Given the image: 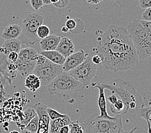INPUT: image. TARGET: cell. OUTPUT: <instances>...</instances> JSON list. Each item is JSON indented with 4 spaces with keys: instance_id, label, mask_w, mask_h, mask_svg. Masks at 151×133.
Returning <instances> with one entry per match:
<instances>
[{
    "instance_id": "cell-28",
    "label": "cell",
    "mask_w": 151,
    "mask_h": 133,
    "mask_svg": "<svg viewBox=\"0 0 151 133\" xmlns=\"http://www.w3.org/2000/svg\"><path fill=\"white\" fill-rule=\"evenodd\" d=\"M47 112L48 113V115L51 120H54L56 119H58V118H63L66 115V114H61L59 112H58L57 111L50 108V107H48L47 108Z\"/></svg>"
},
{
    "instance_id": "cell-34",
    "label": "cell",
    "mask_w": 151,
    "mask_h": 133,
    "mask_svg": "<svg viewBox=\"0 0 151 133\" xmlns=\"http://www.w3.org/2000/svg\"><path fill=\"white\" fill-rule=\"evenodd\" d=\"M139 5L142 9H149L151 7V0H139Z\"/></svg>"
},
{
    "instance_id": "cell-22",
    "label": "cell",
    "mask_w": 151,
    "mask_h": 133,
    "mask_svg": "<svg viewBox=\"0 0 151 133\" xmlns=\"http://www.w3.org/2000/svg\"><path fill=\"white\" fill-rule=\"evenodd\" d=\"M18 60L22 61H35L39 54L36 50L32 48H26L21 49L18 53Z\"/></svg>"
},
{
    "instance_id": "cell-30",
    "label": "cell",
    "mask_w": 151,
    "mask_h": 133,
    "mask_svg": "<svg viewBox=\"0 0 151 133\" xmlns=\"http://www.w3.org/2000/svg\"><path fill=\"white\" fill-rule=\"evenodd\" d=\"M19 58L18 53L16 52L10 53L8 55L6 56V60L10 63H16Z\"/></svg>"
},
{
    "instance_id": "cell-39",
    "label": "cell",
    "mask_w": 151,
    "mask_h": 133,
    "mask_svg": "<svg viewBox=\"0 0 151 133\" xmlns=\"http://www.w3.org/2000/svg\"><path fill=\"white\" fill-rule=\"evenodd\" d=\"M87 2L89 4H91V5H96V4H99V3H101L103 0H86Z\"/></svg>"
},
{
    "instance_id": "cell-8",
    "label": "cell",
    "mask_w": 151,
    "mask_h": 133,
    "mask_svg": "<svg viewBox=\"0 0 151 133\" xmlns=\"http://www.w3.org/2000/svg\"><path fill=\"white\" fill-rule=\"evenodd\" d=\"M126 29L136 49L141 46L149 33V31L143 26L140 20L137 19L129 23Z\"/></svg>"
},
{
    "instance_id": "cell-27",
    "label": "cell",
    "mask_w": 151,
    "mask_h": 133,
    "mask_svg": "<svg viewBox=\"0 0 151 133\" xmlns=\"http://www.w3.org/2000/svg\"><path fill=\"white\" fill-rule=\"evenodd\" d=\"M69 127L70 133H84L82 125L77 120L71 122Z\"/></svg>"
},
{
    "instance_id": "cell-9",
    "label": "cell",
    "mask_w": 151,
    "mask_h": 133,
    "mask_svg": "<svg viewBox=\"0 0 151 133\" xmlns=\"http://www.w3.org/2000/svg\"><path fill=\"white\" fill-rule=\"evenodd\" d=\"M136 110L138 116L146 121L148 126V133H151V125L149 120L151 115V92H145L137 99Z\"/></svg>"
},
{
    "instance_id": "cell-41",
    "label": "cell",
    "mask_w": 151,
    "mask_h": 133,
    "mask_svg": "<svg viewBox=\"0 0 151 133\" xmlns=\"http://www.w3.org/2000/svg\"><path fill=\"white\" fill-rule=\"evenodd\" d=\"M136 102H132L129 104V108H131L132 110L136 109Z\"/></svg>"
},
{
    "instance_id": "cell-25",
    "label": "cell",
    "mask_w": 151,
    "mask_h": 133,
    "mask_svg": "<svg viewBox=\"0 0 151 133\" xmlns=\"http://www.w3.org/2000/svg\"><path fill=\"white\" fill-rule=\"evenodd\" d=\"M39 128V117L38 116L34 118L28 125L25 127V129L30 133H37Z\"/></svg>"
},
{
    "instance_id": "cell-33",
    "label": "cell",
    "mask_w": 151,
    "mask_h": 133,
    "mask_svg": "<svg viewBox=\"0 0 151 133\" xmlns=\"http://www.w3.org/2000/svg\"><path fill=\"white\" fill-rule=\"evenodd\" d=\"M142 20L145 21H151V7L149 9H145L142 14Z\"/></svg>"
},
{
    "instance_id": "cell-18",
    "label": "cell",
    "mask_w": 151,
    "mask_h": 133,
    "mask_svg": "<svg viewBox=\"0 0 151 133\" xmlns=\"http://www.w3.org/2000/svg\"><path fill=\"white\" fill-rule=\"evenodd\" d=\"M138 56L140 59H145L151 57V33L147 36L145 40L138 49H136Z\"/></svg>"
},
{
    "instance_id": "cell-26",
    "label": "cell",
    "mask_w": 151,
    "mask_h": 133,
    "mask_svg": "<svg viewBox=\"0 0 151 133\" xmlns=\"http://www.w3.org/2000/svg\"><path fill=\"white\" fill-rule=\"evenodd\" d=\"M50 30L48 28V26L45 24H42L38 28V29L37 30V37L42 39H44L46 38L50 35Z\"/></svg>"
},
{
    "instance_id": "cell-1",
    "label": "cell",
    "mask_w": 151,
    "mask_h": 133,
    "mask_svg": "<svg viewBox=\"0 0 151 133\" xmlns=\"http://www.w3.org/2000/svg\"><path fill=\"white\" fill-rule=\"evenodd\" d=\"M98 53L104 57L102 65L107 70H127L138 62L139 57L126 28L110 25L99 42Z\"/></svg>"
},
{
    "instance_id": "cell-16",
    "label": "cell",
    "mask_w": 151,
    "mask_h": 133,
    "mask_svg": "<svg viewBox=\"0 0 151 133\" xmlns=\"http://www.w3.org/2000/svg\"><path fill=\"white\" fill-rule=\"evenodd\" d=\"M61 38L62 37L59 36L50 35L48 37L42 39L40 41L41 49L43 51H55L59 44Z\"/></svg>"
},
{
    "instance_id": "cell-43",
    "label": "cell",
    "mask_w": 151,
    "mask_h": 133,
    "mask_svg": "<svg viewBox=\"0 0 151 133\" xmlns=\"http://www.w3.org/2000/svg\"><path fill=\"white\" fill-rule=\"evenodd\" d=\"M61 31H62L63 33H67V32L69 31V30H68V28L65 26H64L62 28H61Z\"/></svg>"
},
{
    "instance_id": "cell-23",
    "label": "cell",
    "mask_w": 151,
    "mask_h": 133,
    "mask_svg": "<svg viewBox=\"0 0 151 133\" xmlns=\"http://www.w3.org/2000/svg\"><path fill=\"white\" fill-rule=\"evenodd\" d=\"M110 111L111 113L116 116H122V115L125 114L128 111L122 100H118V101L114 104H111Z\"/></svg>"
},
{
    "instance_id": "cell-12",
    "label": "cell",
    "mask_w": 151,
    "mask_h": 133,
    "mask_svg": "<svg viewBox=\"0 0 151 133\" xmlns=\"http://www.w3.org/2000/svg\"><path fill=\"white\" fill-rule=\"evenodd\" d=\"M92 89H98L99 91V99H98V105L100 109V114L99 117L104 119L111 120H113L116 118L117 116L115 117H110L107 112V107H106V100L105 97V93H104V88L102 87L100 83H92L91 84Z\"/></svg>"
},
{
    "instance_id": "cell-46",
    "label": "cell",
    "mask_w": 151,
    "mask_h": 133,
    "mask_svg": "<svg viewBox=\"0 0 151 133\" xmlns=\"http://www.w3.org/2000/svg\"><path fill=\"white\" fill-rule=\"evenodd\" d=\"M149 120H150V122H151V115H150V117H149Z\"/></svg>"
},
{
    "instance_id": "cell-15",
    "label": "cell",
    "mask_w": 151,
    "mask_h": 133,
    "mask_svg": "<svg viewBox=\"0 0 151 133\" xmlns=\"http://www.w3.org/2000/svg\"><path fill=\"white\" fill-rule=\"evenodd\" d=\"M22 33V29L19 24H10L6 26L1 35V38L5 41L19 38Z\"/></svg>"
},
{
    "instance_id": "cell-44",
    "label": "cell",
    "mask_w": 151,
    "mask_h": 133,
    "mask_svg": "<svg viewBox=\"0 0 151 133\" xmlns=\"http://www.w3.org/2000/svg\"><path fill=\"white\" fill-rule=\"evenodd\" d=\"M52 2V4H54V3H56L59 1V0H50Z\"/></svg>"
},
{
    "instance_id": "cell-32",
    "label": "cell",
    "mask_w": 151,
    "mask_h": 133,
    "mask_svg": "<svg viewBox=\"0 0 151 133\" xmlns=\"http://www.w3.org/2000/svg\"><path fill=\"white\" fill-rule=\"evenodd\" d=\"M91 59H92V62L95 65H98V64L102 63L103 60H104V57L101 55V54L98 53L97 55L93 56Z\"/></svg>"
},
{
    "instance_id": "cell-19",
    "label": "cell",
    "mask_w": 151,
    "mask_h": 133,
    "mask_svg": "<svg viewBox=\"0 0 151 133\" xmlns=\"http://www.w3.org/2000/svg\"><path fill=\"white\" fill-rule=\"evenodd\" d=\"M70 117L66 114L65 117L58 118L54 120H50V133H59L60 128L66 125H70L71 124Z\"/></svg>"
},
{
    "instance_id": "cell-38",
    "label": "cell",
    "mask_w": 151,
    "mask_h": 133,
    "mask_svg": "<svg viewBox=\"0 0 151 133\" xmlns=\"http://www.w3.org/2000/svg\"><path fill=\"white\" fill-rule=\"evenodd\" d=\"M59 133H70L69 125H66V126H64L62 128H60Z\"/></svg>"
},
{
    "instance_id": "cell-36",
    "label": "cell",
    "mask_w": 151,
    "mask_h": 133,
    "mask_svg": "<svg viewBox=\"0 0 151 133\" xmlns=\"http://www.w3.org/2000/svg\"><path fill=\"white\" fill-rule=\"evenodd\" d=\"M140 21L144 28L151 33V21H145L143 20H140Z\"/></svg>"
},
{
    "instance_id": "cell-11",
    "label": "cell",
    "mask_w": 151,
    "mask_h": 133,
    "mask_svg": "<svg viewBox=\"0 0 151 133\" xmlns=\"http://www.w3.org/2000/svg\"><path fill=\"white\" fill-rule=\"evenodd\" d=\"M88 56V54L86 53L84 50L81 49L67 57L66 58L65 63L63 65L64 72L69 73L70 70L81 65L87 59Z\"/></svg>"
},
{
    "instance_id": "cell-45",
    "label": "cell",
    "mask_w": 151,
    "mask_h": 133,
    "mask_svg": "<svg viewBox=\"0 0 151 133\" xmlns=\"http://www.w3.org/2000/svg\"><path fill=\"white\" fill-rule=\"evenodd\" d=\"M9 133H20L19 131H17L16 130H13V131H11Z\"/></svg>"
},
{
    "instance_id": "cell-7",
    "label": "cell",
    "mask_w": 151,
    "mask_h": 133,
    "mask_svg": "<svg viewBox=\"0 0 151 133\" xmlns=\"http://www.w3.org/2000/svg\"><path fill=\"white\" fill-rule=\"evenodd\" d=\"M96 65L93 63L91 58L89 56L81 65L70 70L69 74L81 82L84 87H88L91 85L93 79L96 76Z\"/></svg>"
},
{
    "instance_id": "cell-20",
    "label": "cell",
    "mask_w": 151,
    "mask_h": 133,
    "mask_svg": "<svg viewBox=\"0 0 151 133\" xmlns=\"http://www.w3.org/2000/svg\"><path fill=\"white\" fill-rule=\"evenodd\" d=\"M41 55L44 56L45 58H47L50 62L54 63L59 65H63L65 63L66 58L61 55L56 50L55 51H42Z\"/></svg>"
},
{
    "instance_id": "cell-29",
    "label": "cell",
    "mask_w": 151,
    "mask_h": 133,
    "mask_svg": "<svg viewBox=\"0 0 151 133\" xmlns=\"http://www.w3.org/2000/svg\"><path fill=\"white\" fill-rule=\"evenodd\" d=\"M30 5L35 10H39L41 9L44 5L42 2V0H30Z\"/></svg>"
},
{
    "instance_id": "cell-5",
    "label": "cell",
    "mask_w": 151,
    "mask_h": 133,
    "mask_svg": "<svg viewBox=\"0 0 151 133\" xmlns=\"http://www.w3.org/2000/svg\"><path fill=\"white\" fill-rule=\"evenodd\" d=\"M100 85L104 89L109 90L113 94L119 96L127 111L130 109L129 104L131 102H137L138 99L136 97V89L131 83L122 79L118 78L109 82L100 83Z\"/></svg>"
},
{
    "instance_id": "cell-6",
    "label": "cell",
    "mask_w": 151,
    "mask_h": 133,
    "mask_svg": "<svg viewBox=\"0 0 151 133\" xmlns=\"http://www.w3.org/2000/svg\"><path fill=\"white\" fill-rule=\"evenodd\" d=\"M35 62L36 66L33 74L39 78L42 86H48L64 72L62 65L50 62L41 54H39Z\"/></svg>"
},
{
    "instance_id": "cell-21",
    "label": "cell",
    "mask_w": 151,
    "mask_h": 133,
    "mask_svg": "<svg viewBox=\"0 0 151 133\" xmlns=\"http://www.w3.org/2000/svg\"><path fill=\"white\" fill-rule=\"evenodd\" d=\"M24 85L25 87L29 90L30 92H35L41 87V82L37 75L32 74L26 78Z\"/></svg>"
},
{
    "instance_id": "cell-13",
    "label": "cell",
    "mask_w": 151,
    "mask_h": 133,
    "mask_svg": "<svg viewBox=\"0 0 151 133\" xmlns=\"http://www.w3.org/2000/svg\"><path fill=\"white\" fill-rule=\"evenodd\" d=\"M15 63L17 66V71L22 75L23 78H25L34 73L36 66L35 61H22L17 60Z\"/></svg>"
},
{
    "instance_id": "cell-42",
    "label": "cell",
    "mask_w": 151,
    "mask_h": 133,
    "mask_svg": "<svg viewBox=\"0 0 151 133\" xmlns=\"http://www.w3.org/2000/svg\"><path fill=\"white\" fill-rule=\"evenodd\" d=\"M43 4L45 5H49L50 4H52V2L50 0H42Z\"/></svg>"
},
{
    "instance_id": "cell-14",
    "label": "cell",
    "mask_w": 151,
    "mask_h": 133,
    "mask_svg": "<svg viewBox=\"0 0 151 133\" xmlns=\"http://www.w3.org/2000/svg\"><path fill=\"white\" fill-rule=\"evenodd\" d=\"M56 51L60 53L65 58L72 55L75 51V46L73 41L66 37H62L56 49Z\"/></svg>"
},
{
    "instance_id": "cell-37",
    "label": "cell",
    "mask_w": 151,
    "mask_h": 133,
    "mask_svg": "<svg viewBox=\"0 0 151 133\" xmlns=\"http://www.w3.org/2000/svg\"><path fill=\"white\" fill-rule=\"evenodd\" d=\"M107 100H108V101L111 103V104H114L118 101V98L116 95L115 94H112L109 95L108 97H107Z\"/></svg>"
},
{
    "instance_id": "cell-4",
    "label": "cell",
    "mask_w": 151,
    "mask_h": 133,
    "mask_svg": "<svg viewBox=\"0 0 151 133\" xmlns=\"http://www.w3.org/2000/svg\"><path fill=\"white\" fill-rule=\"evenodd\" d=\"M44 22L43 14L39 12H26L21 16L19 26L22 29L18 38L23 44L34 45L37 42L39 38L37 35L38 28Z\"/></svg>"
},
{
    "instance_id": "cell-17",
    "label": "cell",
    "mask_w": 151,
    "mask_h": 133,
    "mask_svg": "<svg viewBox=\"0 0 151 133\" xmlns=\"http://www.w3.org/2000/svg\"><path fill=\"white\" fill-rule=\"evenodd\" d=\"M21 42L18 38L5 41L3 46L0 48V52L8 55L10 53L16 52L19 53L21 51Z\"/></svg>"
},
{
    "instance_id": "cell-40",
    "label": "cell",
    "mask_w": 151,
    "mask_h": 133,
    "mask_svg": "<svg viewBox=\"0 0 151 133\" xmlns=\"http://www.w3.org/2000/svg\"><path fill=\"white\" fill-rule=\"evenodd\" d=\"M138 129V127H134V128H133L132 129H131V130H130V131H124V130H122L120 133H134V131L137 130Z\"/></svg>"
},
{
    "instance_id": "cell-10",
    "label": "cell",
    "mask_w": 151,
    "mask_h": 133,
    "mask_svg": "<svg viewBox=\"0 0 151 133\" xmlns=\"http://www.w3.org/2000/svg\"><path fill=\"white\" fill-rule=\"evenodd\" d=\"M39 117V128L37 133H50V118L47 112L48 107L41 102L33 106Z\"/></svg>"
},
{
    "instance_id": "cell-31",
    "label": "cell",
    "mask_w": 151,
    "mask_h": 133,
    "mask_svg": "<svg viewBox=\"0 0 151 133\" xmlns=\"http://www.w3.org/2000/svg\"><path fill=\"white\" fill-rule=\"evenodd\" d=\"M65 26L68 28L69 31L73 30L77 26V22L75 19H69L67 20L65 23Z\"/></svg>"
},
{
    "instance_id": "cell-3",
    "label": "cell",
    "mask_w": 151,
    "mask_h": 133,
    "mask_svg": "<svg viewBox=\"0 0 151 133\" xmlns=\"http://www.w3.org/2000/svg\"><path fill=\"white\" fill-rule=\"evenodd\" d=\"M99 114L93 115L82 124L84 133H120L123 130L122 116L111 120L100 118Z\"/></svg>"
},
{
    "instance_id": "cell-24",
    "label": "cell",
    "mask_w": 151,
    "mask_h": 133,
    "mask_svg": "<svg viewBox=\"0 0 151 133\" xmlns=\"http://www.w3.org/2000/svg\"><path fill=\"white\" fill-rule=\"evenodd\" d=\"M23 118L21 121V124L27 126L28 124L34 118L37 116L36 111L34 110L33 107L27 108L26 110L23 111Z\"/></svg>"
},
{
    "instance_id": "cell-35",
    "label": "cell",
    "mask_w": 151,
    "mask_h": 133,
    "mask_svg": "<svg viewBox=\"0 0 151 133\" xmlns=\"http://www.w3.org/2000/svg\"><path fill=\"white\" fill-rule=\"evenodd\" d=\"M70 2V0H59V1L53 4V5H54V6L57 7V8L59 9H63L66 7L68 3Z\"/></svg>"
},
{
    "instance_id": "cell-2",
    "label": "cell",
    "mask_w": 151,
    "mask_h": 133,
    "mask_svg": "<svg viewBox=\"0 0 151 133\" xmlns=\"http://www.w3.org/2000/svg\"><path fill=\"white\" fill-rule=\"evenodd\" d=\"M47 87L50 95H57L68 103L73 104L79 93L84 90V86L71 76L69 73L63 72Z\"/></svg>"
}]
</instances>
